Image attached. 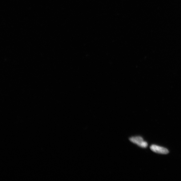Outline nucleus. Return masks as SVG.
<instances>
[{"label":"nucleus","instance_id":"nucleus-1","mask_svg":"<svg viewBox=\"0 0 181 181\" xmlns=\"http://www.w3.org/2000/svg\"><path fill=\"white\" fill-rule=\"evenodd\" d=\"M129 140L131 143L142 148H146L148 146L147 142L145 141L142 137L141 136H132L129 138Z\"/></svg>","mask_w":181,"mask_h":181},{"label":"nucleus","instance_id":"nucleus-2","mask_svg":"<svg viewBox=\"0 0 181 181\" xmlns=\"http://www.w3.org/2000/svg\"><path fill=\"white\" fill-rule=\"evenodd\" d=\"M150 149L152 151L157 153L167 154L169 153V151L167 149L156 144L152 145L150 147Z\"/></svg>","mask_w":181,"mask_h":181}]
</instances>
